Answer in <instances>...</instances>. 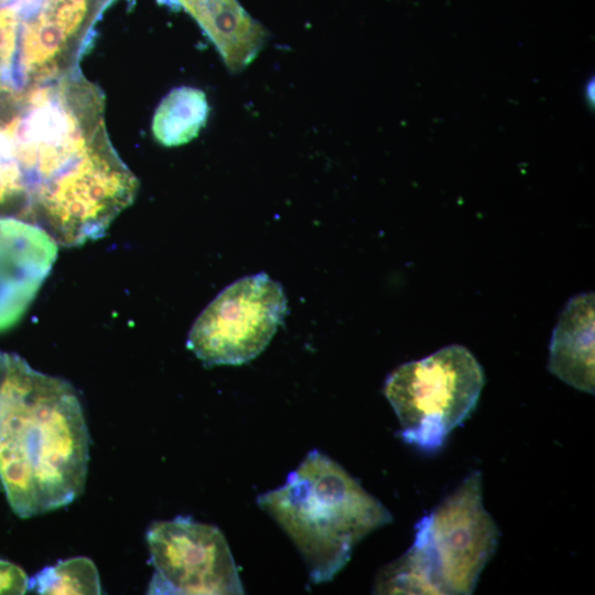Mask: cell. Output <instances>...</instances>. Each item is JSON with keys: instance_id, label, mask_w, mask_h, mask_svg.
Segmentation results:
<instances>
[{"instance_id": "ba28073f", "label": "cell", "mask_w": 595, "mask_h": 595, "mask_svg": "<svg viewBox=\"0 0 595 595\" xmlns=\"http://www.w3.org/2000/svg\"><path fill=\"white\" fill-rule=\"evenodd\" d=\"M58 245L41 227L0 218V332L24 314L48 275Z\"/></svg>"}, {"instance_id": "30bf717a", "label": "cell", "mask_w": 595, "mask_h": 595, "mask_svg": "<svg viewBox=\"0 0 595 595\" xmlns=\"http://www.w3.org/2000/svg\"><path fill=\"white\" fill-rule=\"evenodd\" d=\"M173 1L199 24L230 71L244 69L260 52L264 30L238 0Z\"/></svg>"}, {"instance_id": "9a60e30c", "label": "cell", "mask_w": 595, "mask_h": 595, "mask_svg": "<svg viewBox=\"0 0 595 595\" xmlns=\"http://www.w3.org/2000/svg\"><path fill=\"white\" fill-rule=\"evenodd\" d=\"M12 1H15V0H0V4L9 3V2H12Z\"/></svg>"}, {"instance_id": "9c48e42d", "label": "cell", "mask_w": 595, "mask_h": 595, "mask_svg": "<svg viewBox=\"0 0 595 595\" xmlns=\"http://www.w3.org/2000/svg\"><path fill=\"white\" fill-rule=\"evenodd\" d=\"M548 369L571 387L594 393V292L571 298L553 329Z\"/></svg>"}, {"instance_id": "52a82bcc", "label": "cell", "mask_w": 595, "mask_h": 595, "mask_svg": "<svg viewBox=\"0 0 595 595\" xmlns=\"http://www.w3.org/2000/svg\"><path fill=\"white\" fill-rule=\"evenodd\" d=\"M154 567L149 594H242L228 543L212 524L188 517L155 521L147 532Z\"/></svg>"}, {"instance_id": "6da1fadb", "label": "cell", "mask_w": 595, "mask_h": 595, "mask_svg": "<svg viewBox=\"0 0 595 595\" xmlns=\"http://www.w3.org/2000/svg\"><path fill=\"white\" fill-rule=\"evenodd\" d=\"M104 106L75 68L0 108V159L19 170L22 220L62 247L101 237L138 191L108 139Z\"/></svg>"}, {"instance_id": "5b68a950", "label": "cell", "mask_w": 595, "mask_h": 595, "mask_svg": "<svg viewBox=\"0 0 595 595\" xmlns=\"http://www.w3.org/2000/svg\"><path fill=\"white\" fill-rule=\"evenodd\" d=\"M484 383L477 359L455 344L399 366L386 379L383 392L399 420L402 440L434 452L475 409Z\"/></svg>"}, {"instance_id": "8992f818", "label": "cell", "mask_w": 595, "mask_h": 595, "mask_svg": "<svg viewBox=\"0 0 595 595\" xmlns=\"http://www.w3.org/2000/svg\"><path fill=\"white\" fill-rule=\"evenodd\" d=\"M286 309L281 284L268 274L241 278L201 313L187 347L208 366L247 363L267 347Z\"/></svg>"}, {"instance_id": "8fae6325", "label": "cell", "mask_w": 595, "mask_h": 595, "mask_svg": "<svg viewBox=\"0 0 595 595\" xmlns=\"http://www.w3.org/2000/svg\"><path fill=\"white\" fill-rule=\"evenodd\" d=\"M209 106L203 90L190 86L172 89L159 104L152 119L154 139L177 147L195 139L205 127Z\"/></svg>"}, {"instance_id": "5bb4252c", "label": "cell", "mask_w": 595, "mask_h": 595, "mask_svg": "<svg viewBox=\"0 0 595 595\" xmlns=\"http://www.w3.org/2000/svg\"><path fill=\"white\" fill-rule=\"evenodd\" d=\"M587 95H588V99L592 101H594V83H589L588 84V87H587Z\"/></svg>"}, {"instance_id": "7a4b0ae2", "label": "cell", "mask_w": 595, "mask_h": 595, "mask_svg": "<svg viewBox=\"0 0 595 595\" xmlns=\"http://www.w3.org/2000/svg\"><path fill=\"white\" fill-rule=\"evenodd\" d=\"M89 434L69 382L0 350V480L30 518L73 502L85 486Z\"/></svg>"}, {"instance_id": "277c9868", "label": "cell", "mask_w": 595, "mask_h": 595, "mask_svg": "<svg viewBox=\"0 0 595 595\" xmlns=\"http://www.w3.org/2000/svg\"><path fill=\"white\" fill-rule=\"evenodd\" d=\"M499 536L473 472L415 524L412 545L382 569V583L391 594H472Z\"/></svg>"}, {"instance_id": "4fadbf2b", "label": "cell", "mask_w": 595, "mask_h": 595, "mask_svg": "<svg viewBox=\"0 0 595 595\" xmlns=\"http://www.w3.org/2000/svg\"><path fill=\"white\" fill-rule=\"evenodd\" d=\"M28 584L29 578L20 566L0 560V594H24Z\"/></svg>"}, {"instance_id": "3957f363", "label": "cell", "mask_w": 595, "mask_h": 595, "mask_svg": "<svg viewBox=\"0 0 595 595\" xmlns=\"http://www.w3.org/2000/svg\"><path fill=\"white\" fill-rule=\"evenodd\" d=\"M257 502L294 542L314 583L331 581L361 539L392 520L378 499L317 450Z\"/></svg>"}, {"instance_id": "7c38bea8", "label": "cell", "mask_w": 595, "mask_h": 595, "mask_svg": "<svg viewBox=\"0 0 595 595\" xmlns=\"http://www.w3.org/2000/svg\"><path fill=\"white\" fill-rule=\"evenodd\" d=\"M28 591L36 594H100V578L86 556L71 558L46 566L29 578Z\"/></svg>"}]
</instances>
